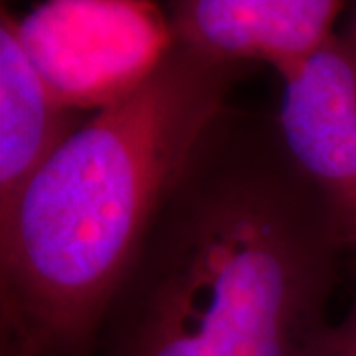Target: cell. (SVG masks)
<instances>
[{"mask_svg":"<svg viewBox=\"0 0 356 356\" xmlns=\"http://www.w3.org/2000/svg\"><path fill=\"white\" fill-rule=\"evenodd\" d=\"M337 0H178L166 6L175 44L226 64L266 62L277 74L331 38Z\"/></svg>","mask_w":356,"mask_h":356,"instance_id":"5","label":"cell"},{"mask_svg":"<svg viewBox=\"0 0 356 356\" xmlns=\"http://www.w3.org/2000/svg\"><path fill=\"white\" fill-rule=\"evenodd\" d=\"M343 252L275 119L228 105L153 218L93 356H321Z\"/></svg>","mask_w":356,"mask_h":356,"instance_id":"1","label":"cell"},{"mask_svg":"<svg viewBox=\"0 0 356 356\" xmlns=\"http://www.w3.org/2000/svg\"><path fill=\"white\" fill-rule=\"evenodd\" d=\"M245 65L172 44L0 210L2 332L36 356H93L105 309Z\"/></svg>","mask_w":356,"mask_h":356,"instance_id":"2","label":"cell"},{"mask_svg":"<svg viewBox=\"0 0 356 356\" xmlns=\"http://www.w3.org/2000/svg\"><path fill=\"white\" fill-rule=\"evenodd\" d=\"M321 356H356V297L346 317L331 327Z\"/></svg>","mask_w":356,"mask_h":356,"instance_id":"7","label":"cell"},{"mask_svg":"<svg viewBox=\"0 0 356 356\" xmlns=\"http://www.w3.org/2000/svg\"><path fill=\"white\" fill-rule=\"evenodd\" d=\"M2 339H4V343H2V356H36L34 348L30 344L14 339L10 334H6V332H2Z\"/></svg>","mask_w":356,"mask_h":356,"instance_id":"8","label":"cell"},{"mask_svg":"<svg viewBox=\"0 0 356 356\" xmlns=\"http://www.w3.org/2000/svg\"><path fill=\"white\" fill-rule=\"evenodd\" d=\"M348 40H350V44H353V48H355L356 54V10H355V18H353V26H350V32L346 34Z\"/></svg>","mask_w":356,"mask_h":356,"instance_id":"9","label":"cell"},{"mask_svg":"<svg viewBox=\"0 0 356 356\" xmlns=\"http://www.w3.org/2000/svg\"><path fill=\"white\" fill-rule=\"evenodd\" d=\"M16 28L56 99L74 111L125 97L175 44L165 8L133 0H51Z\"/></svg>","mask_w":356,"mask_h":356,"instance_id":"3","label":"cell"},{"mask_svg":"<svg viewBox=\"0 0 356 356\" xmlns=\"http://www.w3.org/2000/svg\"><path fill=\"white\" fill-rule=\"evenodd\" d=\"M77 111L56 99L0 10V210L13 202L50 154L79 127Z\"/></svg>","mask_w":356,"mask_h":356,"instance_id":"6","label":"cell"},{"mask_svg":"<svg viewBox=\"0 0 356 356\" xmlns=\"http://www.w3.org/2000/svg\"><path fill=\"white\" fill-rule=\"evenodd\" d=\"M275 125L303 177L331 206L356 261V54L332 34L301 64L281 72Z\"/></svg>","mask_w":356,"mask_h":356,"instance_id":"4","label":"cell"}]
</instances>
